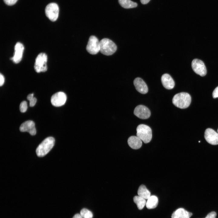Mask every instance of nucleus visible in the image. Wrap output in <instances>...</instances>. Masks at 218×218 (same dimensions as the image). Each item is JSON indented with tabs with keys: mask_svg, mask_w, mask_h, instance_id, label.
I'll return each instance as SVG.
<instances>
[{
	"mask_svg": "<svg viewBox=\"0 0 218 218\" xmlns=\"http://www.w3.org/2000/svg\"><path fill=\"white\" fill-rule=\"evenodd\" d=\"M54 143L55 140L52 137H48L45 139L36 149L37 156L43 157L46 155L53 148Z\"/></svg>",
	"mask_w": 218,
	"mask_h": 218,
	"instance_id": "obj_2",
	"label": "nucleus"
},
{
	"mask_svg": "<svg viewBox=\"0 0 218 218\" xmlns=\"http://www.w3.org/2000/svg\"><path fill=\"white\" fill-rule=\"evenodd\" d=\"M4 2L8 5H14L18 0H3Z\"/></svg>",
	"mask_w": 218,
	"mask_h": 218,
	"instance_id": "obj_24",
	"label": "nucleus"
},
{
	"mask_svg": "<svg viewBox=\"0 0 218 218\" xmlns=\"http://www.w3.org/2000/svg\"><path fill=\"white\" fill-rule=\"evenodd\" d=\"M72 218H83L80 214L77 213L75 214Z\"/></svg>",
	"mask_w": 218,
	"mask_h": 218,
	"instance_id": "obj_31",
	"label": "nucleus"
},
{
	"mask_svg": "<svg viewBox=\"0 0 218 218\" xmlns=\"http://www.w3.org/2000/svg\"><path fill=\"white\" fill-rule=\"evenodd\" d=\"M204 136L206 140L209 144L213 145L218 144V133L213 129H206Z\"/></svg>",
	"mask_w": 218,
	"mask_h": 218,
	"instance_id": "obj_11",
	"label": "nucleus"
},
{
	"mask_svg": "<svg viewBox=\"0 0 218 218\" xmlns=\"http://www.w3.org/2000/svg\"><path fill=\"white\" fill-rule=\"evenodd\" d=\"M24 47L22 44L17 42L15 46V53L11 59L15 63H18L21 60L24 50Z\"/></svg>",
	"mask_w": 218,
	"mask_h": 218,
	"instance_id": "obj_12",
	"label": "nucleus"
},
{
	"mask_svg": "<svg viewBox=\"0 0 218 218\" xmlns=\"http://www.w3.org/2000/svg\"><path fill=\"white\" fill-rule=\"evenodd\" d=\"M134 113L138 117L143 119H148L151 114L149 109L142 105L137 106L134 109Z\"/></svg>",
	"mask_w": 218,
	"mask_h": 218,
	"instance_id": "obj_10",
	"label": "nucleus"
},
{
	"mask_svg": "<svg viewBox=\"0 0 218 218\" xmlns=\"http://www.w3.org/2000/svg\"><path fill=\"white\" fill-rule=\"evenodd\" d=\"M29 101L30 106L32 107L35 104L37 101V99L35 97H34Z\"/></svg>",
	"mask_w": 218,
	"mask_h": 218,
	"instance_id": "obj_26",
	"label": "nucleus"
},
{
	"mask_svg": "<svg viewBox=\"0 0 218 218\" xmlns=\"http://www.w3.org/2000/svg\"><path fill=\"white\" fill-rule=\"evenodd\" d=\"M133 200L140 210L142 209L146 204L145 199L138 195L134 196Z\"/></svg>",
	"mask_w": 218,
	"mask_h": 218,
	"instance_id": "obj_21",
	"label": "nucleus"
},
{
	"mask_svg": "<svg viewBox=\"0 0 218 218\" xmlns=\"http://www.w3.org/2000/svg\"><path fill=\"white\" fill-rule=\"evenodd\" d=\"M21 131L27 132L31 135L36 134V131L34 122L32 121H26L22 123L19 128Z\"/></svg>",
	"mask_w": 218,
	"mask_h": 218,
	"instance_id": "obj_13",
	"label": "nucleus"
},
{
	"mask_svg": "<svg viewBox=\"0 0 218 218\" xmlns=\"http://www.w3.org/2000/svg\"><path fill=\"white\" fill-rule=\"evenodd\" d=\"M80 214L83 218H92L93 216L92 212L86 208L82 209L80 211Z\"/></svg>",
	"mask_w": 218,
	"mask_h": 218,
	"instance_id": "obj_22",
	"label": "nucleus"
},
{
	"mask_svg": "<svg viewBox=\"0 0 218 218\" xmlns=\"http://www.w3.org/2000/svg\"><path fill=\"white\" fill-rule=\"evenodd\" d=\"M150 0H140L141 3L144 5L148 3Z\"/></svg>",
	"mask_w": 218,
	"mask_h": 218,
	"instance_id": "obj_30",
	"label": "nucleus"
},
{
	"mask_svg": "<svg viewBox=\"0 0 218 218\" xmlns=\"http://www.w3.org/2000/svg\"><path fill=\"white\" fill-rule=\"evenodd\" d=\"M191 67L193 71L202 77L206 75L207 70L204 62L201 60L194 59L192 61Z\"/></svg>",
	"mask_w": 218,
	"mask_h": 218,
	"instance_id": "obj_8",
	"label": "nucleus"
},
{
	"mask_svg": "<svg viewBox=\"0 0 218 218\" xmlns=\"http://www.w3.org/2000/svg\"><path fill=\"white\" fill-rule=\"evenodd\" d=\"M47 56L46 54L41 53L37 57L34 64V68L37 73L44 72L47 70Z\"/></svg>",
	"mask_w": 218,
	"mask_h": 218,
	"instance_id": "obj_5",
	"label": "nucleus"
},
{
	"mask_svg": "<svg viewBox=\"0 0 218 218\" xmlns=\"http://www.w3.org/2000/svg\"><path fill=\"white\" fill-rule=\"evenodd\" d=\"M100 41L98 38L94 36H91L86 46L87 51L91 54H95L100 51Z\"/></svg>",
	"mask_w": 218,
	"mask_h": 218,
	"instance_id": "obj_7",
	"label": "nucleus"
},
{
	"mask_svg": "<svg viewBox=\"0 0 218 218\" xmlns=\"http://www.w3.org/2000/svg\"><path fill=\"white\" fill-rule=\"evenodd\" d=\"M137 194L138 196L145 199H148L150 196V193L145 186L140 185L138 189Z\"/></svg>",
	"mask_w": 218,
	"mask_h": 218,
	"instance_id": "obj_19",
	"label": "nucleus"
},
{
	"mask_svg": "<svg viewBox=\"0 0 218 218\" xmlns=\"http://www.w3.org/2000/svg\"><path fill=\"white\" fill-rule=\"evenodd\" d=\"M212 96L214 98L218 97V86L216 87L213 91Z\"/></svg>",
	"mask_w": 218,
	"mask_h": 218,
	"instance_id": "obj_27",
	"label": "nucleus"
},
{
	"mask_svg": "<svg viewBox=\"0 0 218 218\" xmlns=\"http://www.w3.org/2000/svg\"><path fill=\"white\" fill-rule=\"evenodd\" d=\"M45 13L47 17L51 21H56L58 16L59 8L58 5L54 3L48 4L45 8Z\"/></svg>",
	"mask_w": 218,
	"mask_h": 218,
	"instance_id": "obj_6",
	"label": "nucleus"
},
{
	"mask_svg": "<svg viewBox=\"0 0 218 218\" xmlns=\"http://www.w3.org/2000/svg\"><path fill=\"white\" fill-rule=\"evenodd\" d=\"M120 5L123 8L128 9L137 7V4L130 0H118Z\"/></svg>",
	"mask_w": 218,
	"mask_h": 218,
	"instance_id": "obj_20",
	"label": "nucleus"
},
{
	"mask_svg": "<svg viewBox=\"0 0 218 218\" xmlns=\"http://www.w3.org/2000/svg\"><path fill=\"white\" fill-rule=\"evenodd\" d=\"M192 213L183 208L177 209L173 212L171 218H190Z\"/></svg>",
	"mask_w": 218,
	"mask_h": 218,
	"instance_id": "obj_16",
	"label": "nucleus"
},
{
	"mask_svg": "<svg viewBox=\"0 0 218 218\" xmlns=\"http://www.w3.org/2000/svg\"><path fill=\"white\" fill-rule=\"evenodd\" d=\"M137 136L145 143H147L152 138V131L148 126L144 124L139 125L136 129Z\"/></svg>",
	"mask_w": 218,
	"mask_h": 218,
	"instance_id": "obj_4",
	"label": "nucleus"
},
{
	"mask_svg": "<svg viewBox=\"0 0 218 218\" xmlns=\"http://www.w3.org/2000/svg\"><path fill=\"white\" fill-rule=\"evenodd\" d=\"M161 81L163 86L167 89H171L175 86L173 80L168 74H163L161 78Z\"/></svg>",
	"mask_w": 218,
	"mask_h": 218,
	"instance_id": "obj_15",
	"label": "nucleus"
},
{
	"mask_svg": "<svg viewBox=\"0 0 218 218\" xmlns=\"http://www.w3.org/2000/svg\"><path fill=\"white\" fill-rule=\"evenodd\" d=\"M134 84L136 90L142 94H145L148 91L147 85L141 78H137L134 81Z\"/></svg>",
	"mask_w": 218,
	"mask_h": 218,
	"instance_id": "obj_14",
	"label": "nucleus"
},
{
	"mask_svg": "<svg viewBox=\"0 0 218 218\" xmlns=\"http://www.w3.org/2000/svg\"><path fill=\"white\" fill-rule=\"evenodd\" d=\"M34 97V94L33 93L29 94L27 96V99L29 101L30 99Z\"/></svg>",
	"mask_w": 218,
	"mask_h": 218,
	"instance_id": "obj_29",
	"label": "nucleus"
},
{
	"mask_svg": "<svg viewBox=\"0 0 218 218\" xmlns=\"http://www.w3.org/2000/svg\"><path fill=\"white\" fill-rule=\"evenodd\" d=\"M217 132H218V129H217Z\"/></svg>",
	"mask_w": 218,
	"mask_h": 218,
	"instance_id": "obj_32",
	"label": "nucleus"
},
{
	"mask_svg": "<svg viewBox=\"0 0 218 218\" xmlns=\"http://www.w3.org/2000/svg\"><path fill=\"white\" fill-rule=\"evenodd\" d=\"M0 86H1L3 85L5 81L4 77L1 73H0Z\"/></svg>",
	"mask_w": 218,
	"mask_h": 218,
	"instance_id": "obj_28",
	"label": "nucleus"
},
{
	"mask_svg": "<svg viewBox=\"0 0 218 218\" xmlns=\"http://www.w3.org/2000/svg\"><path fill=\"white\" fill-rule=\"evenodd\" d=\"M128 144L129 146L134 149L140 148L142 145L141 140L137 136H131L127 140Z\"/></svg>",
	"mask_w": 218,
	"mask_h": 218,
	"instance_id": "obj_17",
	"label": "nucleus"
},
{
	"mask_svg": "<svg viewBox=\"0 0 218 218\" xmlns=\"http://www.w3.org/2000/svg\"><path fill=\"white\" fill-rule=\"evenodd\" d=\"M191 101V97L190 94L183 92L176 94L173 98L172 103L177 107L185 109L189 106Z\"/></svg>",
	"mask_w": 218,
	"mask_h": 218,
	"instance_id": "obj_1",
	"label": "nucleus"
},
{
	"mask_svg": "<svg viewBox=\"0 0 218 218\" xmlns=\"http://www.w3.org/2000/svg\"><path fill=\"white\" fill-rule=\"evenodd\" d=\"M28 108L27 104L25 101H23L21 102L19 106L20 111L24 113L26 111Z\"/></svg>",
	"mask_w": 218,
	"mask_h": 218,
	"instance_id": "obj_23",
	"label": "nucleus"
},
{
	"mask_svg": "<svg viewBox=\"0 0 218 218\" xmlns=\"http://www.w3.org/2000/svg\"><path fill=\"white\" fill-rule=\"evenodd\" d=\"M216 214L215 212L212 211L209 213L205 218H216Z\"/></svg>",
	"mask_w": 218,
	"mask_h": 218,
	"instance_id": "obj_25",
	"label": "nucleus"
},
{
	"mask_svg": "<svg viewBox=\"0 0 218 218\" xmlns=\"http://www.w3.org/2000/svg\"><path fill=\"white\" fill-rule=\"evenodd\" d=\"M67 100L66 94L62 92H57L51 97V101L52 105L55 107H60L64 105Z\"/></svg>",
	"mask_w": 218,
	"mask_h": 218,
	"instance_id": "obj_9",
	"label": "nucleus"
},
{
	"mask_svg": "<svg viewBox=\"0 0 218 218\" xmlns=\"http://www.w3.org/2000/svg\"><path fill=\"white\" fill-rule=\"evenodd\" d=\"M100 51L106 55H110L114 53L117 49L116 44L111 40L104 38L100 41Z\"/></svg>",
	"mask_w": 218,
	"mask_h": 218,
	"instance_id": "obj_3",
	"label": "nucleus"
},
{
	"mask_svg": "<svg viewBox=\"0 0 218 218\" xmlns=\"http://www.w3.org/2000/svg\"><path fill=\"white\" fill-rule=\"evenodd\" d=\"M158 202V199L156 196H150L146 203V206L148 209H154L157 206Z\"/></svg>",
	"mask_w": 218,
	"mask_h": 218,
	"instance_id": "obj_18",
	"label": "nucleus"
}]
</instances>
